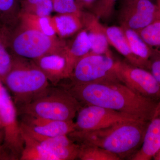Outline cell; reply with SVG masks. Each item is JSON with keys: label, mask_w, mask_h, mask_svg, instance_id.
I'll list each match as a JSON object with an SVG mask.
<instances>
[{"label": "cell", "mask_w": 160, "mask_h": 160, "mask_svg": "<svg viewBox=\"0 0 160 160\" xmlns=\"http://www.w3.org/2000/svg\"><path fill=\"white\" fill-rule=\"evenodd\" d=\"M67 90L81 104L112 109L147 122L152 118L158 102L120 82L74 84Z\"/></svg>", "instance_id": "1"}, {"label": "cell", "mask_w": 160, "mask_h": 160, "mask_svg": "<svg viewBox=\"0 0 160 160\" xmlns=\"http://www.w3.org/2000/svg\"><path fill=\"white\" fill-rule=\"evenodd\" d=\"M149 123L139 120H127L93 131H74L68 136L78 144L98 146L122 159L133 155L141 148Z\"/></svg>", "instance_id": "2"}, {"label": "cell", "mask_w": 160, "mask_h": 160, "mask_svg": "<svg viewBox=\"0 0 160 160\" xmlns=\"http://www.w3.org/2000/svg\"><path fill=\"white\" fill-rule=\"evenodd\" d=\"M82 104L67 89L50 88L37 98L17 108L18 116H32L57 121L73 120Z\"/></svg>", "instance_id": "3"}, {"label": "cell", "mask_w": 160, "mask_h": 160, "mask_svg": "<svg viewBox=\"0 0 160 160\" xmlns=\"http://www.w3.org/2000/svg\"><path fill=\"white\" fill-rule=\"evenodd\" d=\"M3 83L11 93L17 109L31 102L50 88L42 70L18 67L12 61L11 69Z\"/></svg>", "instance_id": "4"}, {"label": "cell", "mask_w": 160, "mask_h": 160, "mask_svg": "<svg viewBox=\"0 0 160 160\" xmlns=\"http://www.w3.org/2000/svg\"><path fill=\"white\" fill-rule=\"evenodd\" d=\"M117 63L112 57L88 53L75 66L72 72L74 84L120 82L116 73Z\"/></svg>", "instance_id": "5"}, {"label": "cell", "mask_w": 160, "mask_h": 160, "mask_svg": "<svg viewBox=\"0 0 160 160\" xmlns=\"http://www.w3.org/2000/svg\"><path fill=\"white\" fill-rule=\"evenodd\" d=\"M18 111L11 96L0 81V118L5 134L3 145L15 160L20 159L24 148Z\"/></svg>", "instance_id": "6"}, {"label": "cell", "mask_w": 160, "mask_h": 160, "mask_svg": "<svg viewBox=\"0 0 160 160\" xmlns=\"http://www.w3.org/2000/svg\"><path fill=\"white\" fill-rule=\"evenodd\" d=\"M116 73L120 82L132 91L153 100L160 99V85L146 69L118 61Z\"/></svg>", "instance_id": "7"}, {"label": "cell", "mask_w": 160, "mask_h": 160, "mask_svg": "<svg viewBox=\"0 0 160 160\" xmlns=\"http://www.w3.org/2000/svg\"><path fill=\"white\" fill-rule=\"evenodd\" d=\"M160 19V9L150 0H123L118 12L120 26L138 31Z\"/></svg>", "instance_id": "8"}, {"label": "cell", "mask_w": 160, "mask_h": 160, "mask_svg": "<svg viewBox=\"0 0 160 160\" xmlns=\"http://www.w3.org/2000/svg\"><path fill=\"white\" fill-rule=\"evenodd\" d=\"M133 119H137L120 112L101 106L86 105L78 112L74 131H93L119 122Z\"/></svg>", "instance_id": "9"}, {"label": "cell", "mask_w": 160, "mask_h": 160, "mask_svg": "<svg viewBox=\"0 0 160 160\" xmlns=\"http://www.w3.org/2000/svg\"><path fill=\"white\" fill-rule=\"evenodd\" d=\"M19 116L22 117V121L20 122L21 128L45 137L68 135L75 130L73 120L57 121L28 115Z\"/></svg>", "instance_id": "10"}, {"label": "cell", "mask_w": 160, "mask_h": 160, "mask_svg": "<svg viewBox=\"0 0 160 160\" xmlns=\"http://www.w3.org/2000/svg\"><path fill=\"white\" fill-rule=\"evenodd\" d=\"M16 53L27 58H37L45 53L51 46L49 36L36 30H28L18 35L12 44Z\"/></svg>", "instance_id": "11"}, {"label": "cell", "mask_w": 160, "mask_h": 160, "mask_svg": "<svg viewBox=\"0 0 160 160\" xmlns=\"http://www.w3.org/2000/svg\"><path fill=\"white\" fill-rule=\"evenodd\" d=\"M22 129L38 140L43 148L54 156L58 160L78 158L79 145L72 141L68 135L45 137Z\"/></svg>", "instance_id": "12"}, {"label": "cell", "mask_w": 160, "mask_h": 160, "mask_svg": "<svg viewBox=\"0 0 160 160\" xmlns=\"http://www.w3.org/2000/svg\"><path fill=\"white\" fill-rule=\"evenodd\" d=\"M160 149V99L149 122L141 148L132 155V160H150Z\"/></svg>", "instance_id": "13"}, {"label": "cell", "mask_w": 160, "mask_h": 160, "mask_svg": "<svg viewBox=\"0 0 160 160\" xmlns=\"http://www.w3.org/2000/svg\"><path fill=\"white\" fill-rule=\"evenodd\" d=\"M105 30L109 45L126 58L127 62L133 66L147 69L145 64L132 52L121 26L105 27Z\"/></svg>", "instance_id": "14"}, {"label": "cell", "mask_w": 160, "mask_h": 160, "mask_svg": "<svg viewBox=\"0 0 160 160\" xmlns=\"http://www.w3.org/2000/svg\"><path fill=\"white\" fill-rule=\"evenodd\" d=\"M88 35L91 43V52L96 54L112 56L109 49V43L106 36L105 27L96 16L92 18Z\"/></svg>", "instance_id": "15"}, {"label": "cell", "mask_w": 160, "mask_h": 160, "mask_svg": "<svg viewBox=\"0 0 160 160\" xmlns=\"http://www.w3.org/2000/svg\"><path fill=\"white\" fill-rule=\"evenodd\" d=\"M21 129L24 141V148L19 160H58L54 156L44 149L38 140L24 129Z\"/></svg>", "instance_id": "16"}, {"label": "cell", "mask_w": 160, "mask_h": 160, "mask_svg": "<svg viewBox=\"0 0 160 160\" xmlns=\"http://www.w3.org/2000/svg\"><path fill=\"white\" fill-rule=\"evenodd\" d=\"M91 43L88 32L84 30L76 38L69 52V59L66 63V74L72 73L76 64L91 50Z\"/></svg>", "instance_id": "17"}, {"label": "cell", "mask_w": 160, "mask_h": 160, "mask_svg": "<svg viewBox=\"0 0 160 160\" xmlns=\"http://www.w3.org/2000/svg\"><path fill=\"white\" fill-rule=\"evenodd\" d=\"M121 27L133 53L145 64L147 69H149L150 58L155 51L146 44L137 32L133 29Z\"/></svg>", "instance_id": "18"}, {"label": "cell", "mask_w": 160, "mask_h": 160, "mask_svg": "<svg viewBox=\"0 0 160 160\" xmlns=\"http://www.w3.org/2000/svg\"><path fill=\"white\" fill-rule=\"evenodd\" d=\"M78 158L81 160H120L117 155L94 145L80 144Z\"/></svg>", "instance_id": "19"}, {"label": "cell", "mask_w": 160, "mask_h": 160, "mask_svg": "<svg viewBox=\"0 0 160 160\" xmlns=\"http://www.w3.org/2000/svg\"><path fill=\"white\" fill-rule=\"evenodd\" d=\"M140 37L151 48L160 47V19L136 31Z\"/></svg>", "instance_id": "20"}, {"label": "cell", "mask_w": 160, "mask_h": 160, "mask_svg": "<svg viewBox=\"0 0 160 160\" xmlns=\"http://www.w3.org/2000/svg\"><path fill=\"white\" fill-rule=\"evenodd\" d=\"M41 69L52 74H62L63 71L66 74V61L65 58L52 55L45 57L40 61Z\"/></svg>", "instance_id": "21"}, {"label": "cell", "mask_w": 160, "mask_h": 160, "mask_svg": "<svg viewBox=\"0 0 160 160\" xmlns=\"http://www.w3.org/2000/svg\"><path fill=\"white\" fill-rule=\"evenodd\" d=\"M58 30L63 36L69 35L75 32L80 27V23L75 17L69 15L56 18Z\"/></svg>", "instance_id": "22"}, {"label": "cell", "mask_w": 160, "mask_h": 160, "mask_svg": "<svg viewBox=\"0 0 160 160\" xmlns=\"http://www.w3.org/2000/svg\"><path fill=\"white\" fill-rule=\"evenodd\" d=\"M3 32L0 29V81L3 82L12 66V59L6 48Z\"/></svg>", "instance_id": "23"}, {"label": "cell", "mask_w": 160, "mask_h": 160, "mask_svg": "<svg viewBox=\"0 0 160 160\" xmlns=\"http://www.w3.org/2000/svg\"><path fill=\"white\" fill-rule=\"evenodd\" d=\"M117 0H96L93 6L95 14L98 18L109 20L114 11Z\"/></svg>", "instance_id": "24"}, {"label": "cell", "mask_w": 160, "mask_h": 160, "mask_svg": "<svg viewBox=\"0 0 160 160\" xmlns=\"http://www.w3.org/2000/svg\"><path fill=\"white\" fill-rule=\"evenodd\" d=\"M53 9L61 13H77L78 12V4L75 0H52Z\"/></svg>", "instance_id": "25"}, {"label": "cell", "mask_w": 160, "mask_h": 160, "mask_svg": "<svg viewBox=\"0 0 160 160\" xmlns=\"http://www.w3.org/2000/svg\"><path fill=\"white\" fill-rule=\"evenodd\" d=\"M149 69L155 78L160 85V52L155 51L150 58Z\"/></svg>", "instance_id": "26"}, {"label": "cell", "mask_w": 160, "mask_h": 160, "mask_svg": "<svg viewBox=\"0 0 160 160\" xmlns=\"http://www.w3.org/2000/svg\"><path fill=\"white\" fill-rule=\"evenodd\" d=\"M35 6L37 14L41 17L49 15L53 9V3L52 0H44Z\"/></svg>", "instance_id": "27"}, {"label": "cell", "mask_w": 160, "mask_h": 160, "mask_svg": "<svg viewBox=\"0 0 160 160\" xmlns=\"http://www.w3.org/2000/svg\"><path fill=\"white\" fill-rule=\"evenodd\" d=\"M15 0H0V20L11 13L15 6Z\"/></svg>", "instance_id": "28"}, {"label": "cell", "mask_w": 160, "mask_h": 160, "mask_svg": "<svg viewBox=\"0 0 160 160\" xmlns=\"http://www.w3.org/2000/svg\"><path fill=\"white\" fill-rule=\"evenodd\" d=\"M39 23L41 29L44 34L49 37L54 34V30L50 25L49 20L46 17H41Z\"/></svg>", "instance_id": "29"}, {"label": "cell", "mask_w": 160, "mask_h": 160, "mask_svg": "<svg viewBox=\"0 0 160 160\" xmlns=\"http://www.w3.org/2000/svg\"><path fill=\"white\" fill-rule=\"evenodd\" d=\"M76 2L81 3L85 6H93L96 0H75Z\"/></svg>", "instance_id": "30"}, {"label": "cell", "mask_w": 160, "mask_h": 160, "mask_svg": "<svg viewBox=\"0 0 160 160\" xmlns=\"http://www.w3.org/2000/svg\"><path fill=\"white\" fill-rule=\"evenodd\" d=\"M44 1V0H26V2L31 6H35Z\"/></svg>", "instance_id": "31"}, {"label": "cell", "mask_w": 160, "mask_h": 160, "mask_svg": "<svg viewBox=\"0 0 160 160\" xmlns=\"http://www.w3.org/2000/svg\"><path fill=\"white\" fill-rule=\"evenodd\" d=\"M12 160V158L7 155L1 154L0 153V160Z\"/></svg>", "instance_id": "32"}, {"label": "cell", "mask_w": 160, "mask_h": 160, "mask_svg": "<svg viewBox=\"0 0 160 160\" xmlns=\"http://www.w3.org/2000/svg\"><path fill=\"white\" fill-rule=\"evenodd\" d=\"M152 158L155 160H160V149L155 153Z\"/></svg>", "instance_id": "33"}, {"label": "cell", "mask_w": 160, "mask_h": 160, "mask_svg": "<svg viewBox=\"0 0 160 160\" xmlns=\"http://www.w3.org/2000/svg\"><path fill=\"white\" fill-rule=\"evenodd\" d=\"M5 138V134H4V131L3 129L0 130V138Z\"/></svg>", "instance_id": "34"}, {"label": "cell", "mask_w": 160, "mask_h": 160, "mask_svg": "<svg viewBox=\"0 0 160 160\" xmlns=\"http://www.w3.org/2000/svg\"><path fill=\"white\" fill-rule=\"evenodd\" d=\"M3 129V125L2 124V121H1V118H0V130Z\"/></svg>", "instance_id": "35"}, {"label": "cell", "mask_w": 160, "mask_h": 160, "mask_svg": "<svg viewBox=\"0 0 160 160\" xmlns=\"http://www.w3.org/2000/svg\"><path fill=\"white\" fill-rule=\"evenodd\" d=\"M158 6L160 9V0H158Z\"/></svg>", "instance_id": "36"}]
</instances>
